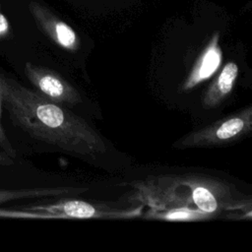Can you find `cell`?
Wrapping results in <instances>:
<instances>
[{"label":"cell","instance_id":"obj_1","mask_svg":"<svg viewBox=\"0 0 252 252\" xmlns=\"http://www.w3.org/2000/svg\"><path fill=\"white\" fill-rule=\"evenodd\" d=\"M3 104L13 121L32 137L86 159L106 152V145L87 121L17 81L0 75Z\"/></svg>","mask_w":252,"mask_h":252},{"label":"cell","instance_id":"obj_11","mask_svg":"<svg viewBox=\"0 0 252 252\" xmlns=\"http://www.w3.org/2000/svg\"><path fill=\"white\" fill-rule=\"evenodd\" d=\"M9 30V24L7 19L0 13V36H3Z\"/></svg>","mask_w":252,"mask_h":252},{"label":"cell","instance_id":"obj_12","mask_svg":"<svg viewBox=\"0 0 252 252\" xmlns=\"http://www.w3.org/2000/svg\"><path fill=\"white\" fill-rule=\"evenodd\" d=\"M10 157L6 154H4V152H0V165H5L7 163H11V160L9 158Z\"/></svg>","mask_w":252,"mask_h":252},{"label":"cell","instance_id":"obj_8","mask_svg":"<svg viewBox=\"0 0 252 252\" xmlns=\"http://www.w3.org/2000/svg\"><path fill=\"white\" fill-rule=\"evenodd\" d=\"M215 218H217L215 214L188 207H176L163 210L150 209L144 215V219L166 221H202Z\"/></svg>","mask_w":252,"mask_h":252},{"label":"cell","instance_id":"obj_10","mask_svg":"<svg viewBox=\"0 0 252 252\" xmlns=\"http://www.w3.org/2000/svg\"><path fill=\"white\" fill-rule=\"evenodd\" d=\"M4 106L3 104V96H2V91H1V87H0V148L2 149L3 152H5L6 155H8L10 158L15 157V151L13 149V147L11 146L10 142L8 141L6 135H5V131L2 127V123H1V118H2V107Z\"/></svg>","mask_w":252,"mask_h":252},{"label":"cell","instance_id":"obj_9","mask_svg":"<svg viewBox=\"0 0 252 252\" xmlns=\"http://www.w3.org/2000/svg\"><path fill=\"white\" fill-rule=\"evenodd\" d=\"M52 36L62 47L74 50L77 48V37L74 31L64 23H56L52 27Z\"/></svg>","mask_w":252,"mask_h":252},{"label":"cell","instance_id":"obj_3","mask_svg":"<svg viewBox=\"0 0 252 252\" xmlns=\"http://www.w3.org/2000/svg\"><path fill=\"white\" fill-rule=\"evenodd\" d=\"M252 130V106L192 131L174 143L177 149L211 148L237 142Z\"/></svg>","mask_w":252,"mask_h":252},{"label":"cell","instance_id":"obj_5","mask_svg":"<svg viewBox=\"0 0 252 252\" xmlns=\"http://www.w3.org/2000/svg\"><path fill=\"white\" fill-rule=\"evenodd\" d=\"M25 73L38 94L45 98L64 106H75L81 102L80 93L55 71L27 64Z\"/></svg>","mask_w":252,"mask_h":252},{"label":"cell","instance_id":"obj_6","mask_svg":"<svg viewBox=\"0 0 252 252\" xmlns=\"http://www.w3.org/2000/svg\"><path fill=\"white\" fill-rule=\"evenodd\" d=\"M221 62V51L217 40H213L191 67L190 72L184 80L181 90L190 91L199 84L210 79L220 68Z\"/></svg>","mask_w":252,"mask_h":252},{"label":"cell","instance_id":"obj_7","mask_svg":"<svg viewBox=\"0 0 252 252\" xmlns=\"http://www.w3.org/2000/svg\"><path fill=\"white\" fill-rule=\"evenodd\" d=\"M238 76V66L234 62L226 63L218 77L209 86L202 98L206 109L218 107L231 93Z\"/></svg>","mask_w":252,"mask_h":252},{"label":"cell","instance_id":"obj_2","mask_svg":"<svg viewBox=\"0 0 252 252\" xmlns=\"http://www.w3.org/2000/svg\"><path fill=\"white\" fill-rule=\"evenodd\" d=\"M127 200L133 205L163 210L188 207L217 216L222 213L251 215L252 200L233 184L205 174L151 175L130 183Z\"/></svg>","mask_w":252,"mask_h":252},{"label":"cell","instance_id":"obj_4","mask_svg":"<svg viewBox=\"0 0 252 252\" xmlns=\"http://www.w3.org/2000/svg\"><path fill=\"white\" fill-rule=\"evenodd\" d=\"M46 218L55 219H105L128 220L143 215L144 206L118 207L106 203L90 202L76 199H61L51 204L37 207Z\"/></svg>","mask_w":252,"mask_h":252}]
</instances>
